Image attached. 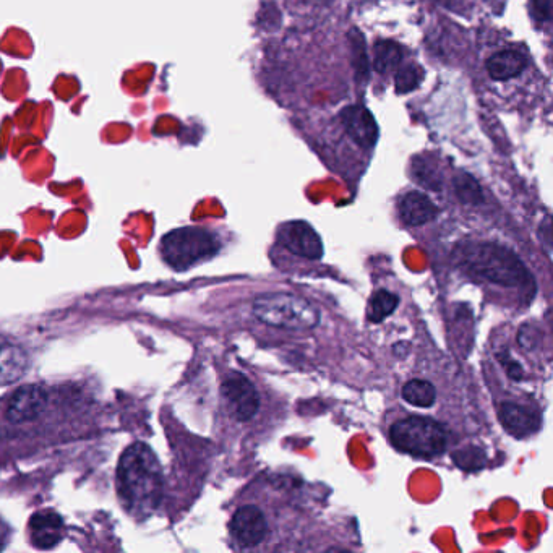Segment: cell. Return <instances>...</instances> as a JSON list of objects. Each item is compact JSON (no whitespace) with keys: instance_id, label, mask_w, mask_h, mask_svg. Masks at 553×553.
Listing matches in <instances>:
<instances>
[{"instance_id":"obj_24","label":"cell","mask_w":553,"mask_h":553,"mask_svg":"<svg viewBox=\"0 0 553 553\" xmlns=\"http://www.w3.org/2000/svg\"><path fill=\"white\" fill-rule=\"evenodd\" d=\"M553 0H532V13L539 22H549L552 18Z\"/></svg>"},{"instance_id":"obj_26","label":"cell","mask_w":553,"mask_h":553,"mask_svg":"<svg viewBox=\"0 0 553 553\" xmlns=\"http://www.w3.org/2000/svg\"><path fill=\"white\" fill-rule=\"evenodd\" d=\"M10 539V529L7 524L0 519V550H4L5 547H7V544H9Z\"/></svg>"},{"instance_id":"obj_25","label":"cell","mask_w":553,"mask_h":553,"mask_svg":"<svg viewBox=\"0 0 553 553\" xmlns=\"http://www.w3.org/2000/svg\"><path fill=\"white\" fill-rule=\"evenodd\" d=\"M500 362H503L506 373H508L513 380H521V378H523V369H521V365H519L518 362L502 361V359H500Z\"/></svg>"},{"instance_id":"obj_19","label":"cell","mask_w":553,"mask_h":553,"mask_svg":"<svg viewBox=\"0 0 553 553\" xmlns=\"http://www.w3.org/2000/svg\"><path fill=\"white\" fill-rule=\"evenodd\" d=\"M352 49V65L356 70L357 82L367 83L370 75V61L365 48V39L361 31L352 30L349 33Z\"/></svg>"},{"instance_id":"obj_5","label":"cell","mask_w":553,"mask_h":553,"mask_svg":"<svg viewBox=\"0 0 553 553\" xmlns=\"http://www.w3.org/2000/svg\"><path fill=\"white\" fill-rule=\"evenodd\" d=\"M218 250V239L200 228L176 229L169 232L161 244L164 260L176 270H187L195 263L213 257Z\"/></svg>"},{"instance_id":"obj_17","label":"cell","mask_w":553,"mask_h":553,"mask_svg":"<svg viewBox=\"0 0 553 553\" xmlns=\"http://www.w3.org/2000/svg\"><path fill=\"white\" fill-rule=\"evenodd\" d=\"M401 395H403L406 403L416 406V408H432L435 401H437L435 386L427 382V380H421V378H416V380L406 383L403 386Z\"/></svg>"},{"instance_id":"obj_8","label":"cell","mask_w":553,"mask_h":553,"mask_svg":"<svg viewBox=\"0 0 553 553\" xmlns=\"http://www.w3.org/2000/svg\"><path fill=\"white\" fill-rule=\"evenodd\" d=\"M278 239L279 244L294 255L309 258V260L322 258V239L315 229L304 221H292V223L284 224L283 228L279 229Z\"/></svg>"},{"instance_id":"obj_1","label":"cell","mask_w":553,"mask_h":553,"mask_svg":"<svg viewBox=\"0 0 553 553\" xmlns=\"http://www.w3.org/2000/svg\"><path fill=\"white\" fill-rule=\"evenodd\" d=\"M117 485L130 515L145 518L156 510L163 497V471L158 458L145 443H133L119 461Z\"/></svg>"},{"instance_id":"obj_2","label":"cell","mask_w":553,"mask_h":553,"mask_svg":"<svg viewBox=\"0 0 553 553\" xmlns=\"http://www.w3.org/2000/svg\"><path fill=\"white\" fill-rule=\"evenodd\" d=\"M456 260L469 275L485 279L498 286L518 288L531 283V276L526 266L515 253L502 245L490 244V242L464 244L456 252Z\"/></svg>"},{"instance_id":"obj_22","label":"cell","mask_w":553,"mask_h":553,"mask_svg":"<svg viewBox=\"0 0 553 553\" xmlns=\"http://www.w3.org/2000/svg\"><path fill=\"white\" fill-rule=\"evenodd\" d=\"M422 77H424V72L419 69V65L408 64L399 67L395 77L396 93L406 95V93L417 90L421 85Z\"/></svg>"},{"instance_id":"obj_16","label":"cell","mask_w":553,"mask_h":553,"mask_svg":"<svg viewBox=\"0 0 553 553\" xmlns=\"http://www.w3.org/2000/svg\"><path fill=\"white\" fill-rule=\"evenodd\" d=\"M403 48L395 41H377L373 46L372 65L373 70L378 73H388L390 70L398 69L403 62Z\"/></svg>"},{"instance_id":"obj_20","label":"cell","mask_w":553,"mask_h":553,"mask_svg":"<svg viewBox=\"0 0 553 553\" xmlns=\"http://www.w3.org/2000/svg\"><path fill=\"white\" fill-rule=\"evenodd\" d=\"M453 185H455L456 197L464 205H481L484 202L481 185L468 172H459L453 179Z\"/></svg>"},{"instance_id":"obj_14","label":"cell","mask_w":553,"mask_h":553,"mask_svg":"<svg viewBox=\"0 0 553 553\" xmlns=\"http://www.w3.org/2000/svg\"><path fill=\"white\" fill-rule=\"evenodd\" d=\"M437 213V206L433 205L425 193L409 192L399 200V216L412 228L430 223Z\"/></svg>"},{"instance_id":"obj_10","label":"cell","mask_w":553,"mask_h":553,"mask_svg":"<svg viewBox=\"0 0 553 553\" xmlns=\"http://www.w3.org/2000/svg\"><path fill=\"white\" fill-rule=\"evenodd\" d=\"M341 119L349 137L365 150H370L378 142V125L369 109L349 106L341 112Z\"/></svg>"},{"instance_id":"obj_7","label":"cell","mask_w":553,"mask_h":553,"mask_svg":"<svg viewBox=\"0 0 553 553\" xmlns=\"http://www.w3.org/2000/svg\"><path fill=\"white\" fill-rule=\"evenodd\" d=\"M231 534L244 549H253L268 536V521L258 506L245 505L232 516Z\"/></svg>"},{"instance_id":"obj_3","label":"cell","mask_w":553,"mask_h":553,"mask_svg":"<svg viewBox=\"0 0 553 553\" xmlns=\"http://www.w3.org/2000/svg\"><path fill=\"white\" fill-rule=\"evenodd\" d=\"M252 312L260 322L289 331H309L320 325L322 313L296 294H265L253 302Z\"/></svg>"},{"instance_id":"obj_15","label":"cell","mask_w":553,"mask_h":553,"mask_svg":"<svg viewBox=\"0 0 553 553\" xmlns=\"http://www.w3.org/2000/svg\"><path fill=\"white\" fill-rule=\"evenodd\" d=\"M487 72L495 82H508L526 70V57L515 49L497 52L487 61Z\"/></svg>"},{"instance_id":"obj_21","label":"cell","mask_w":553,"mask_h":553,"mask_svg":"<svg viewBox=\"0 0 553 553\" xmlns=\"http://www.w3.org/2000/svg\"><path fill=\"white\" fill-rule=\"evenodd\" d=\"M459 469L466 472L481 471L487 464V455L479 446H464L451 455Z\"/></svg>"},{"instance_id":"obj_9","label":"cell","mask_w":553,"mask_h":553,"mask_svg":"<svg viewBox=\"0 0 553 553\" xmlns=\"http://www.w3.org/2000/svg\"><path fill=\"white\" fill-rule=\"evenodd\" d=\"M46 406H48V393L43 386L26 385L15 391L5 416L10 424H25L38 419Z\"/></svg>"},{"instance_id":"obj_6","label":"cell","mask_w":553,"mask_h":553,"mask_svg":"<svg viewBox=\"0 0 553 553\" xmlns=\"http://www.w3.org/2000/svg\"><path fill=\"white\" fill-rule=\"evenodd\" d=\"M221 395L236 421H250L260 409V395L257 388L242 373H229L228 378L221 385Z\"/></svg>"},{"instance_id":"obj_13","label":"cell","mask_w":553,"mask_h":553,"mask_svg":"<svg viewBox=\"0 0 553 553\" xmlns=\"http://www.w3.org/2000/svg\"><path fill=\"white\" fill-rule=\"evenodd\" d=\"M28 369V356L22 346L0 335V385L20 380Z\"/></svg>"},{"instance_id":"obj_4","label":"cell","mask_w":553,"mask_h":553,"mask_svg":"<svg viewBox=\"0 0 553 553\" xmlns=\"http://www.w3.org/2000/svg\"><path fill=\"white\" fill-rule=\"evenodd\" d=\"M390 440L396 450L427 459L442 455L448 445V435L442 425L419 416L396 422L390 429Z\"/></svg>"},{"instance_id":"obj_18","label":"cell","mask_w":553,"mask_h":553,"mask_svg":"<svg viewBox=\"0 0 553 553\" xmlns=\"http://www.w3.org/2000/svg\"><path fill=\"white\" fill-rule=\"evenodd\" d=\"M399 297L393 292L380 291L375 292L370 297L369 309H367V318L372 323H382L385 318L390 317L391 313L398 309Z\"/></svg>"},{"instance_id":"obj_12","label":"cell","mask_w":553,"mask_h":553,"mask_svg":"<svg viewBox=\"0 0 553 553\" xmlns=\"http://www.w3.org/2000/svg\"><path fill=\"white\" fill-rule=\"evenodd\" d=\"M503 429L516 438L529 437L541 429V417L526 406L515 403H503L498 412Z\"/></svg>"},{"instance_id":"obj_11","label":"cell","mask_w":553,"mask_h":553,"mask_svg":"<svg viewBox=\"0 0 553 553\" xmlns=\"http://www.w3.org/2000/svg\"><path fill=\"white\" fill-rule=\"evenodd\" d=\"M30 537L36 549H52L64 537V521L56 511H38L30 519Z\"/></svg>"},{"instance_id":"obj_23","label":"cell","mask_w":553,"mask_h":553,"mask_svg":"<svg viewBox=\"0 0 553 553\" xmlns=\"http://www.w3.org/2000/svg\"><path fill=\"white\" fill-rule=\"evenodd\" d=\"M414 177H416L417 182L425 187H429L432 190L442 189V179L438 176V171L435 169L433 164H430L427 159L417 158L414 161Z\"/></svg>"}]
</instances>
